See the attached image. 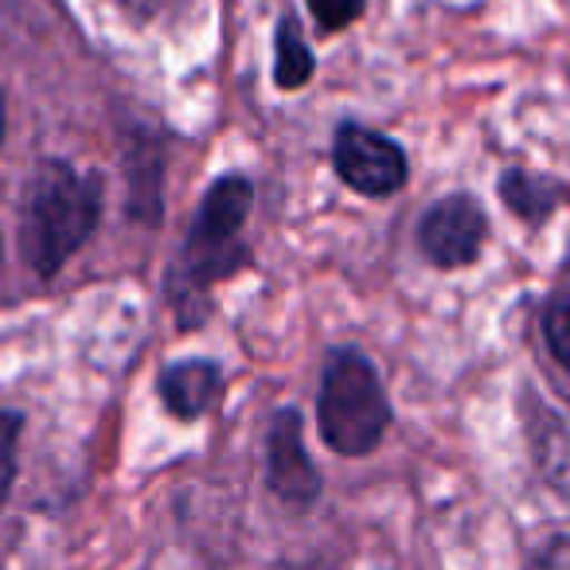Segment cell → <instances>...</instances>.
Masks as SVG:
<instances>
[{
  "label": "cell",
  "mask_w": 570,
  "mask_h": 570,
  "mask_svg": "<svg viewBox=\"0 0 570 570\" xmlns=\"http://www.w3.org/2000/svg\"><path fill=\"white\" fill-rule=\"evenodd\" d=\"M102 219V180L79 173L71 160H40L24 199L20 250L36 277H56L63 262L95 235Z\"/></svg>",
  "instance_id": "6da1fadb"
},
{
  "label": "cell",
  "mask_w": 570,
  "mask_h": 570,
  "mask_svg": "<svg viewBox=\"0 0 570 570\" xmlns=\"http://www.w3.org/2000/svg\"><path fill=\"white\" fill-rule=\"evenodd\" d=\"M321 438L341 458H364L391 426V403L375 364L356 348H336L325 360L317 395Z\"/></svg>",
  "instance_id": "7a4b0ae2"
},
{
  "label": "cell",
  "mask_w": 570,
  "mask_h": 570,
  "mask_svg": "<svg viewBox=\"0 0 570 570\" xmlns=\"http://www.w3.org/2000/svg\"><path fill=\"white\" fill-rule=\"evenodd\" d=\"M250 207L254 188L246 176H219L204 191L191 230L184 238L180 266H176V285L184 289V297L207 294L215 282H223L250 262L243 246V227L250 219Z\"/></svg>",
  "instance_id": "3957f363"
},
{
  "label": "cell",
  "mask_w": 570,
  "mask_h": 570,
  "mask_svg": "<svg viewBox=\"0 0 570 570\" xmlns=\"http://www.w3.org/2000/svg\"><path fill=\"white\" fill-rule=\"evenodd\" d=\"M333 168L352 191L360 196H395L406 184V153L399 149L391 137L375 134V129L360 126V121H344L333 137Z\"/></svg>",
  "instance_id": "277c9868"
},
{
  "label": "cell",
  "mask_w": 570,
  "mask_h": 570,
  "mask_svg": "<svg viewBox=\"0 0 570 570\" xmlns=\"http://www.w3.org/2000/svg\"><path fill=\"white\" fill-rule=\"evenodd\" d=\"M489 238V215L473 196H445L426 207L419 223V250L438 269L473 266Z\"/></svg>",
  "instance_id": "5b68a950"
},
{
  "label": "cell",
  "mask_w": 570,
  "mask_h": 570,
  "mask_svg": "<svg viewBox=\"0 0 570 570\" xmlns=\"http://www.w3.org/2000/svg\"><path fill=\"white\" fill-rule=\"evenodd\" d=\"M266 481L285 504L309 508L321 497V473L313 465L302 438V414L294 406H282L269 422L266 434Z\"/></svg>",
  "instance_id": "8992f818"
},
{
  "label": "cell",
  "mask_w": 570,
  "mask_h": 570,
  "mask_svg": "<svg viewBox=\"0 0 570 570\" xmlns=\"http://www.w3.org/2000/svg\"><path fill=\"white\" fill-rule=\"evenodd\" d=\"M223 395V372L215 360H176L160 372V399L168 414L191 422L207 414Z\"/></svg>",
  "instance_id": "52a82bcc"
},
{
  "label": "cell",
  "mask_w": 570,
  "mask_h": 570,
  "mask_svg": "<svg viewBox=\"0 0 570 570\" xmlns=\"http://www.w3.org/2000/svg\"><path fill=\"white\" fill-rule=\"evenodd\" d=\"M500 199L512 215H520L523 223H547L562 204V184L551 176L539 173H523V168H508L500 173L497 184Z\"/></svg>",
  "instance_id": "ba28073f"
},
{
  "label": "cell",
  "mask_w": 570,
  "mask_h": 570,
  "mask_svg": "<svg viewBox=\"0 0 570 570\" xmlns=\"http://www.w3.org/2000/svg\"><path fill=\"white\" fill-rule=\"evenodd\" d=\"M313 67H317V59H313L297 20L282 17L274 32V82L282 90H297L313 79Z\"/></svg>",
  "instance_id": "9c48e42d"
},
{
  "label": "cell",
  "mask_w": 570,
  "mask_h": 570,
  "mask_svg": "<svg viewBox=\"0 0 570 570\" xmlns=\"http://www.w3.org/2000/svg\"><path fill=\"white\" fill-rule=\"evenodd\" d=\"M20 430H24V414L4 411V406H0V504L9 500L12 481H17V445H20Z\"/></svg>",
  "instance_id": "30bf717a"
},
{
  "label": "cell",
  "mask_w": 570,
  "mask_h": 570,
  "mask_svg": "<svg viewBox=\"0 0 570 570\" xmlns=\"http://www.w3.org/2000/svg\"><path fill=\"white\" fill-rule=\"evenodd\" d=\"M305 4H309V12H313V20H317L321 32L336 36L364 17L367 0H305Z\"/></svg>",
  "instance_id": "8fae6325"
},
{
  "label": "cell",
  "mask_w": 570,
  "mask_h": 570,
  "mask_svg": "<svg viewBox=\"0 0 570 570\" xmlns=\"http://www.w3.org/2000/svg\"><path fill=\"white\" fill-rule=\"evenodd\" d=\"M567 317H570L567 294L559 289V294L551 297V305H547V313H543L547 348H551V356H554V364H559V367H567Z\"/></svg>",
  "instance_id": "7c38bea8"
},
{
  "label": "cell",
  "mask_w": 570,
  "mask_h": 570,
  "mask_svg": "<svg viewBox=\"0 0 570 570\" xmlns=\"http://www.w3.org/2000/svg\"><path fill=\"white\" fill-rule=\"evenodd\" d=\"M0 141H4V95H0Z\"/></svg>",
  "instance_id": "4fadbf2b"
}]
</instances>
